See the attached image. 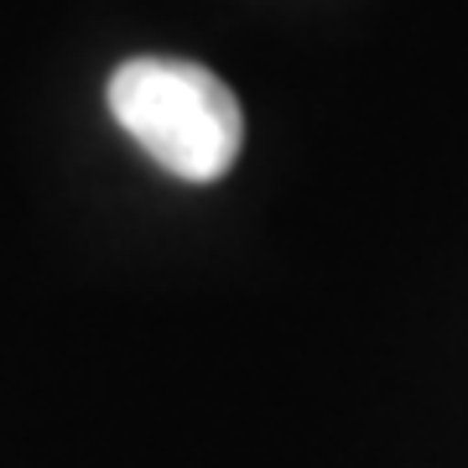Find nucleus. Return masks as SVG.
Listing matches in <instances>:
<instances>
[{
  "mask_svg": "<svg viewBox=\"0 0 468 468\" xmlns=\"http://www.w3.org/2000/svg\"><path fill=\"white\" fill-rule=\"evenodd\" d=\"M110 115L156 167L183 183H214L245 146V115L229 84L183 58H131L110 79Z\"/></svg>",
  "mask_w": 468,
  "mask_h": 468,
  "instance_id": "nucleus-1",
  "label": "nucleus"
}]
</instances>
